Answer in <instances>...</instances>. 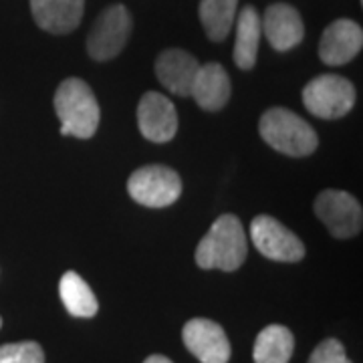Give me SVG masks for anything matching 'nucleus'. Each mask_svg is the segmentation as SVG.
Wrapping results in <instances>:
<instances>
[{"instance_id": "obj_1", "label": "nucleus", "mask_w": 363, "mask_h": 363, "mask_svg": "<svg viewBox=\"0 0 363 363\" xmlns=\"http://www.w3.org/2000/svg\"><path fill=\"white\" fill-rule=\"evenodd\" d=\"M248 240L240 220L234 214H222L210 226L206 236L196 248V262L200 269L236 271L247 259Z\"/></svg>"}, {"instance_id": "obj_2", "label": "nucleus", "mask_w": 363, "mask_h": 363, "mask_svg": "<svg viewBox=\"0 0 363 363\" xmlns=\"http://www.w3.org/2000/svg\"><path fill=\"white\" fill-rule=\"evenodd\" d=\"M55 113L61 121V133L89 140L99 128L101 109L91 87L81 79H65L55 93Z\"/></svg>"}, {"instance_id": "obj_3", "label": "nucleus", "mask_w": 363, "mask_h": 363, "mask_svg": "<svg viewBox=\"0 0 363 363\" xmlns=\"http://www.w3.org/2000/svg\"><path fill=\"white\" fill-rule=\"evenodd\" d=\"M260 138L285 156H311L317 150V133L311 125L285 107H272L260 117Z\"/></svg>"}, {"instance_id": "obj_4", "label": "nucleus", "mask_w": 363, "mask_h": 363, "mask_svg": "<svg viewBox=\"0 0 363 363\" xmlns=\"http://www.w3.org/2000/svg\"><path fill=\"white\" fill-rule=\"evenodd\" d=\"M307 111L323 119H337L350 113L355 105V87L341 75H321L309 81L303 89Z\"/></svg>"}, {"instance_id": "obj_5", "label": "nucleus", "mask_w": 363, "mask_h": 363, "mask_svg": "<svg viewBox=\"0 0 363 363\" xmlns=\"http://www.w3.org/2000/svg\"><path fill=\"white\" fill-rule=\"evenodd\" d=\"M131 33V14L123 4H111L97 16L87 35V51L95 61H109L123 51Z\"/></svg>"}, {"instance_id": "obj_6", "label": "nucleus", "mask_w": 363, "mask_h": 363, "mask_svg": "<svg viewBox=\"0 0 363 363\" xmlns=\"http://www.w3.org/2000/svg\"><path fill=\"white\" fill-rule=\"evenodd\" d=\"M128 192L142 206L166 208L180 198L182 180L166 166H143L130 176Z\"/></svg>"}, {"instance_id": "obj_7", "label": "nucleus", "mask_w": 363, "mask_h": 363, "mask_svg": "<svg viewBox=\"0 0 363 363\" xmlns=\"http://www.w3.org/2000/svg\"><path fill=\"white\" fill-rule=\"evenodd\" d=\"M250 238L262 257L279 262H297L305 257V245L297 234L269 214H259L250 224Z\"/></svg>"}, {"instance_id": "obj_8", "label": "nucleus", "mask_w": 363, "mask_h": 363, "mask_svg": "<svg viewBox=\"0 0 363 363\" xmlns=\"http://www.w3.org/2000/svg\"><path fill=\"white\" fill-rule=\"evenodd\" d=\"M315 214L335 238H351L362 233V204L343 190H323L315 200Z\"/></svg>"}, {"instance_id": "obj_9", "label": "nucleus", "mask_w": 363, "mask_h": 363, "mask_svg": "<svg viewBox=\"0 0 363 363\" xmlns=\"http://www.w3.org/2000/svg\"><path fill=\"white\" fill-rule=\"evenodd\" d=\"M182 339L198 362L228 363L230 359V341L220 325L210 319H190L184 325Z\"/></svg>"}, {"instance_id": "obj_10", "label": "nucleus", "mask_w": 363, "mask_h": 363, "mask_svg": "<svg viewBox=\"0 0 363 363\" xmlns=\"http://www.w3.org/2000/svg\"><path fill=\"white\" fill-rule=\"evenodd\" d=\"M138 125L145 140L154 143L169 142L178 131L176 107L162 93L147 91L138 105Z\"/></svg>"}, {"instance_id": "obj_11", "label": "nucleus", "mask_w": 363, "mask_h": 363, "mask_svg": "<svg viewBox=\"0 0 363 363\" xmlns=\"http://www.w3.org/2000/svg\"><path fill=\"white\" fill-rule=\"evenodd\" d=\"M363 47L362 26L350 18H337L323 30L319 40V59L327 65H345Z\"/></svg>"}, {"instance_id": "obj_12", "label": "nucleus", "mask_w": 363, "mask_h": 363, "mask_svg": "<svg viewBox=\"0 0 363 363\" xmlns=\"http://www.w3.org/2000/svg\"><path fill=\"white\" fill-rule=\"evenodd\" d=\"M260 26H262V35L271 43L274 51H289L297 47L305 37V26H303L301 14L297 9H293L285 2L271 4L264 11V16L260 18Z\"/></svg>"}, {"instance_id": "obj_13", "label": "nucleus", "mask_w": 363, "mask_h": 363, "mask_svg": "<svg viewBox=\"0 0 363 363\" xmlns=\"http://www.w3.org/2000/svg\"><path fill=\"white\" fill-rule=\"evenodd\" d=\"M198 69V59L182 49H168L160 52L156 61V75L160 83L178 97H190Z\"/></svg>"}, {"instance_id": "obj_14", "label": "nucleus", "mask_w": 363, "mask_h": 363, "mask_svg": "<svg viewBox=\"0 0 363 363\" xmlns=\"http://www.w3.org/2000/svg\"><path fill=\"white\" fill-rule=\"evenodd\" d=\"M85 0H30L35 23L52 35H67L81 23Z\"/></svg>"}, {"instance_id": "obj_15", "label": "nucleus", "mask_w": 363, "mask_h": 363, "mask_svg": "<svg viewBox=\"0 0 363 363\" xmlns=\"http://www.w3.org/2000/svg\"><path fill=\"white\" fill-rule=\"evenodd\" d=\"M194 101L206 111H218L230 99V77L220 63L200 65L192 93Z\"/></svg>"}, {"instance_id": "obj_16", "label": "nucleus", "mask_w": 363, "mask_h": 363, "mask_svg": "<svg viewBox=\"0 0 363 363\" xmlns=\"http://www.w3.org/2000/svg\"><path fill=\"white\" fill-rule=\"evenodd\" d=\"M236 39H234V63L238 69H252L257 63L259 55L260 37H262V26H260V16L252 6H245L240 13L236 14Z\"/></svg>"}, {"instance_id": "obj_17", "label": "nucleus", "mask_w": 363, "mask_h": 363, "mask_svg": "<svg viewBox=\"0 0 363 363\" xmlns=\"http://www.w3.org/2000/svg\"><path fill=\"white\" fill-rule=\"evenodd\" d=\"M295 350V337L285 325H269L255 341V363H289Z\"/></svg>"}, {"instance_id": "obj_18", "label": "nucleus", "mask_w": 363, "mask_h": 363, "mask_svg": "<svg viewBox=\"0 0 363 363\" xmlns=\"http://www.w3.org/2000/svg\"><path fill=\"white\" fill-rule=\"evenodd\" d=\"M59 295H61V301H63L65 309L73 317H85V319H89V317L97 315V311H99L97 297L93 295L91 286L75 271H67L61 277Z\"/></svg>"}, {"instance_id": "obj_19", "label": "nucleus", "mask_w": 363, "mask_h": 363, "mask_svg": "<svg viewBox=\"0 0 363 363\" xmlns=\"http://www.w3.org/2000/svg\"><path fill=\"white\" fill-rule=\"evenodd\" d=\"M238 0H200L198 14L208 39L220 43L233 30Z\"/></svg>"}, {"instance_id": "obj_20", "label": "nucleus", "mask_w": 363, "mask_h": 363, "mask_svg": "<svg viewBox=\"0 0 363 363\" xmlns=\"http://www.w3.org/2000/svg\"><path fill=\"white\" fill-rule=\"evenodd\" d=\"M0 363H45V351L35 341L0 345Z\"/></svg>"}, {"instance_id": "obj_21", "label": "nucleus", "mask_w": 363, "mask_h": 363, "mask_svg": "<svg viewBox=\"0 0 363 363\" xmlns=\"http://www.w3.org/2000/svg\"><path fill=\"white\" fill-rule=\"evenodd\" d=\"M309 363H351V359L337 339H325L315 347Z\"/></svg>"}, {"instance_id": "obj_22", "label": "nucleus", "mask_w": 363, "mask_h": 363, "mask_svg": "<svg viewBox=\"0 0 363 363\" xmlns=\"http://www.w3.org/2000/svg\"><path fill=\"white\" fill-rule=\"evenodd\" d=\"M143 363H172L168 357H164V355H150L147 359Z\"/></svg>"}, {"instance_id": "obj_23", "label": "nucleus", "mask_w": 363, "mask_h": 363, "mask_svg": "<svg viewBox=\"0 0 363 363\" xmlns=\"http://www.w3.org/2000/svg\"><path fill=\"white\" fill-rule=\"evenodd\" d=\"M0 327H2V319H0Z\"/></svg>"}]
</instances>
